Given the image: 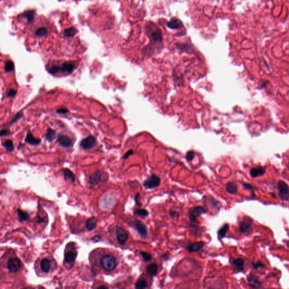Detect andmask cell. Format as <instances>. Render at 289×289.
Here are the masks:
<instances>
[{"label": "cell", "mask_w": 289, "mask_h": 289, "mask_svg": "<svg viewBox=\"0 0 289 289\" xmlns=\"http://www.w3.org/2000/svg\"><path fill=\"white\" fill-rule=\"evenodd\" d=\"M76 63L72 62H67L63 63L61 66L54 65L51 67L49 72L52 75H57L62 73L66 75H70L72 73L76 68Z\"/></svg>", "instance_id": "obj_1"}, {"label": "cell", "mask_w": 289, "mask_h": 289, "mask_svg": "<svg viewBox=\"0 0 289 289\" xmlns=\"http://www.w3.org/2000/svg\"><path fill=\"white\" fill-rule=\"evenodd\" d=\"M118 265V260L111 255H105L100 260V266L105 271H113Z\"/></svg>", "instance_id": "obj_2"}, {"label": "cell", "mask_w": 289, "mask_h": 289, "mask_svg": "<svg viewBox=\"0 0 289 289\" xmlns=\"http://www.w3.org/2000/svg\"><path fill=\"white\" fill-rule=\"evenodd\" d=\"M160 184V178L156 174H153L145 180L143 185L146 189H153L158 187Z\"/></svg>", "instance_id": "obj_3"}, {"label": "cell", "mask_w": 289, "mask_h": 289, "mask_svg": "<svg viewBox=\"0 0 289 289\" xmlns=\"http://www.w3.org/2000/svg\"><path fill=\"white\" fill-rule=\"evenodd\" d=\"M279 196L280 199L284 201H289V186L285 182L279 181L277 184Z\"/></svg>", "instance_id": "obj_4"}, {"label": "cell", "mask_w": 289, "mask_h": 289, "mask_svg": "<svg viewBox=\"0 0 289 289\" xmlns=\"http://www.w3.org/2000/svg\"><path fill=\"white\" fill-rule=\"evenodd\" d=\"M115 234L119 244L124 245L128 240V233L126 229L120 226H116Z\"/></svg>", "instance_id": "obj_5"}, {"label": "cell", "mask_w": 289, "mask_h": 289, "mask_svg": "<svg viewBox=\"0 0 289 289\" xmlns=\"http://www.w3.org/2000/svg\"><path fill=\"white\" fill-rule=\"evenodd\" d=\"M133 227L139 233L140 236L143 238H146L147 236V229L146 225L139 220H135L133 223Z\"/></svg>", "instance_id": "obj_6"}, {"label": "cell", "mask_w": 289, "mask_h": 289, "mask_svg": "<svg viewBox=\"0 0 289 289\" xmlns=\"http://www.w3.org/2000/svg\"><path fill=\"white\" fill-rule=\"evenodd\" d=\"M7 267L11 273L17 272L21 268V261L18 258H10L7 262Z\"/></svg>", "instance_id": "obj_7"}, {"label": "cell", "mask_w": 289, "mask_h": 289, "mask_svg": "<svg viewBox=\"0 0 289 289\" xmlns=\"http://www.w3.org/2000/svg\"><path fill=\"white\" fill-rule=\"evenodd\" d=\"M96 144V139L93 136H89L83 139L80 143V147L84 150H89L94 147Z\"/></svg>", "instance_id": "obj_8"}, {"label": "cell", "mask_w": 289, "mask_h": 289, "mask_svg": "<svg viewBox=\"0 0 289 289\" xmlns=\"http://www.w3.org/2000/svg\"><path fill=\"white\" fill-rule=\"evenodd\" d=\"M205 209L202 206L195 207L189 213V218L191 221H195L199 216L205 213Z\"/></svg>", "instance_id": "obj_9"}, {"label": "cell", "mask_w": 289, "mask_h": 289, "mask_svg": "<svg viewBox=\"0 0 289 289\" xmlns=\"http://www.w3.org/2000/svg\"><path fill=\"white\" fill-rule=\"evenodd\" d=\"M77 255V254L75 250L66 251L64 254V263L67 265H72L76 260Z\"/></svg>", "instance_id": "obj_10"}, {"label": "cell", "mask_w": 289, "mask_h": 289, "mask_svg": "<svg viewBox=\"0 0 289 289\" xmlns=\"http://www.w3.org/2000/svg\"><path fill=\"white\" fill-rule=\"evenodd\" d=\"M40 268L42 273H49L52 268V261L48 258L42 259L40 261Z\"/></svg>", "instance_id": "obj_11"}, {"label": "cell", "mask_w": 289, "mask_h": 289, "mask_svg": "<svg viewBox=\"0 0 289 289\" xmlns=\"http://www.w3.org/2000/svg\"><path fill=\"white\" fill-rule=\"evenodd\" d=\"M252 225V220L250 218H246L244 221L240 223L239 229L242 233H246L250 230Z\"/></svg>", "instance_id": "obj_12"}, {"label": "cell", "mask_w": 289, "mask_h": 289, "mask_svg": "<svg viewBox=\"0 0 289 289\" xmlns=\"http://www.w3.org/2000/svg\"><path fill=\"white\" fill-rule=\"evenodd\" d=\"M204 246L205 243L202 241H199L190 244L186 247V249L190 252H195L202 250Z\"/></svg>", "instance_id": "obj_13"}, {"label": "cell", "mask_w": 289, "mask_h": 289, "mask_svg": "<svg viewBox=\"0 0 289 289\" xmlns=\"http://www.w3.org/2000/svg\"><path fill=\"white\" fill-rule=\"evenodd\" d=\"M57 141L63 147H69L72 144V139L66 135H59L57 138Z\"/></svg>", "instance_id": "obj_14"}, {"label": "cell", "mask_w": 289, "mask_h": 289, "mask_svg": "<svg viewBox=\"0 0 289 289\" xmlns=\"http://www.w3.org/2000/svg\"><path fill=\"white\" fill-rule=\"evenodd\" d=\"M265 173V170L263 167L252 168L250 170V174L252 178H257L263 176Z\"/></svg>", "instance_id": "obj_15"}, {"label": "cell", "mask_w": 289, "mask_h": 289, "mask_svg": "<svg viewBox=\"0 0 289 289\" xmlns=\"http://www.w3.org/2000/svg\"><path fill=\"white\" fill-rule=\"evenodd\" d=\"M146 272L149 275L155 277L158 275V267L156 263H151L148 265L146 267Z\"/></svg>", "instance_id": "obj_16"}, {"label": "cell", "mask_w": 289, "mask_h": 289, "mask_svg": "<svg viewBox=\"0 0 289 289\" xmlns=\"http://www.w3.org/2000/svg\"><path fill=\"white\" fill-rule=\"evenodd\" d=\"M102 173L100 171H96L92 174L89 178V183L91 185H97L101 181Z\"/></svg>", "instance_id": "obj_17"}, {"label": "cell", "mask_w": 289, "mask_h": 289, "mask_svg": "<svg viewBox=\"0 0 289 289\" xmlns=\"http://www.w3.org/2000/svg\"><path fill=\"white\" fill-rule=\"evenodd\" d=\"M25 141L26 143H29L31 145H38L41 142V139H36L31 133H28V135H27Z\"/></svg>", "instance_id": "obj_18"}, {"label": "cell", "mask_w": 289, "mask_h": 289, "mask_svg": "<svg viewBox=\"0 0 289 289\" xmlns=\"http://www.w3.org/2000/svg\"><path fill=\"white\" fill-rule=\"evenodd\" d=\"M97 219L96 217H92L88 219L86 223V228L88 230H92L96 227Z\"/></svg>", "instance_id": "obj_19"}, {"label": "cell", "mask_w": 289, "mask_h": 289, "mask_svg": "<svg viewBox=\"0 0 289 289\" xmlns=\"http://www.w3.org/2000/svg\"><path fill=\"white\" fill-rule=\"evenodd\" d=\"M133 213L136 216H139L141 217H146L149 216V211L143 209H137L133 211Z\"/></svg>", "instance_id": "obj_20"}, {"label": "cell", "mask_w": 289, "mask_h": 289, "mask_svg": "<svg viewBox=\"0 0 289 289\" xmlns=\"http://www.w3.org/2000/svg\"><path fill=\"white\" fill-rule=\"evenodd\" d=\"M226 189L227 192H228L229 194H234L237 192V185L233 182H228L226 184Z\"/></svg>", "instance_id": "obj_21"}, {"label": "cell", "mask_w": 289, "mask_h": 289, "mask_svg": "<svg viewBox=\"0 0 289 289\" xmlns=\"http://www.w3.org/2000/svg\"><path fill=\"white\" fill-rule=\"evenodd\" d=\"M63 174H64V179L66 180H70L72 182L75 181V175H74L73 173L70 171L69 169H67V168L64 169L63 170Z\"/></svg>", "instance_id": "obj_22"}, {"label": "cell", "mask_w": 289, "mask_h": 289, "mask_svg": "<svg viewBox=\"0 0 289 289\" xmlns=\"http://www.w3.org/2000/svg\"><path fill=\"white\" fill-rule=\"evenodd\" d=\"M148 283L146 280L144 279H140L135 283V288L137 289H143L146 288Z\"/></svg>", "instance_id": "obj_23"}, {"label": "cell", "mask_w": 289, "mask_h": 289, "mask_svg": "<svg viewBox=\"0 0 289 289\" xmlns=\"http://www.w3.org/2000/svg\"><path fill=\"white\" fill-rule=\"evenodd\" d=\"M234 265L240 271H243L244 269V260L241 258H237L234 260L233 261Z\"/></svg>", "instance_id": "obj_24"}, {"label": "cell", "mask_w": 289, "mask_h": 289, "mask_svg": "<svg viewBox=\"0 0 289 289\" xmlns=\"http://www.w3.org/2000/svg\"><path fill=\"white\" fill-rule=\"evenodd\" d=\"M18 216L21 221H25L29 219V215L28 213L21 209H17V211Z\"/></svg>", "instance_id": "obj_25"}, {"label": "cell", "mask_w": 289, "mask_h": 289, "mask_svg": "<svg viewBox=\"0 0 289 289\" xmlns=\"http://www.w3.org/2000/svg\"><path fill=\"white\" fill-rule=\"evenodd\" d=\"M229 225L228 224H225L224 225H223V226L221 228H220L219 230H218V232H217L218 236L220 238L225 237L228 231L229 230Z\"/></svg>", "instance_id": "obj_26"}, {"label": "cell", "mask_w": 289, "mask_h": 289, "mask_svg": "<svg viewBox=\"0 0 289 289\" xmlns=\"http://www.w3.org/2000/svg\"><path fill=\"white\" fill-rule=\"evenodd\" d=\"M56 132L54 130H53L52 129H48L46 131V133L45 135L46 139L49 142H52L53 140L56 137Z\"/></svg>", "instance_id": "obj_27"}, {"label": "cell", "mask_w": 289, "mask_h": 289, "mask_svg": "<svg viewBox=\"0 0 289 289\" xmlns=\"http://www.w3.org/2000/svg\"><path fill=\"white\" fill-rule=\"evenodd\" d=\"M48 33V31L46 29V27H40L37 28V30L36 31V35L37 36L39 37H43V36H46Z\"/></svg>", "instance_id": "obj_28"}, {"label": "cell", "mask_w": 289, "mask_h": 289, "mask_svg": "<svg viewBox=\"0 0 289 289\" xmlns=\"http://www.w3.org/2000/svg\"><path fill=\"white\" fill-rule=\"evenodd\" d=\"M3 145L9 151H12L14 150L13 142L10 139H7L3 143Z\"/></svg>", "instance_id": "obj_29"}, {"label": "cell", "mask_w": 289, "mask_h": 289, "mask_svg": "<svg viewBox=\"0 0 289 289\" xmlns=\"http://www.w3.org/2000/svg\"><path fill=\"white\" fill-rule=\"evenodd\" d=\"M76 29L74 27L67 28L64 31V35L67 37L73 36L76 33Z\"/></svg>", "instance_id": "obj_30"}, {"label": "cell", "mask_w": 289, "mask_h": 289, "mask_svg": "<svg viewBox=\"0 0 289 289\" xmlns=\"http://www.w3.org/2000/svg\"><path fill=\"white\" fill-rule=\"evenodd\" d=\"M168 25L171 28H178L180 25H182V24L179 20L176 19H173Z\"/></svg>", "instance_id": "obj_31"}, {"label": "cell", "mask_w": 289, "mask_h": 289, "mask_svg": "<svg viewBox=\"0 0 289 289\" xmlns=\"http://www.w3.org/2000/svg\"><path fill=\"white\" fill-rule=\"evenodd\" d=\"M14 63L11 61H7L5 63V70L6 72H10L14 70Z\"/></svg>", "instance_id": "obj_32"}, {"label": "cell", "mask_w": 289, "mask_h": 289, "mask_svg": "<svg viewBox=\"0 0 289 289\" xmlns=\"http://www.w3.org/2000/svg\"><path fill=\"white\" fill-rule=\"evenodd\" d=\"M140 254L142 256V258H143V260L146 262H147V261H150L151 259H152V256L151 255L147 253V252H143V251H141L140 252Z\"/></svg>", "instance_id": "obj_33"}, {"label": "cell", "mask_w": 289, "mask_h": 289, "mask_svg": "<svg viewBox=\"0 0 289 289\" xmlns=\"http://www.w3.org/2000/svg\"><path fill=\"white\" fill-rule=\"evenodd\" d=\"M247 280H248V282H249L250 284H253L252 285L254 287H258L260 286V283L258 280L254 279L251 275L247 277Z\"/></svg>", "instance_id": "obj_34"}, {"label": "cell", "mask_w": 289, "mask_h": 289, "mask_svg": "<svg viewBox=\"0 0 289 289\" xmlns=\"http://www.w3.org/2000/svg\"><path fill=\"white\" fill-rule=\"evenodd\" d=\"M194 157V151H189L186 155V159L189 161H191L193 159Z\"/></svg>", "instance_id": "obj_35"}, {"label": "cell", "mask_w": 289, "mask_h": 289, "mask_svg": "<svg viewBox=\"0 0 289 289\" xmlns=\"http://www.w3.org/2000/svg\"><path fill=\"white\" fill-rule=\"evenodd\" d=\"M17 94V91L14 89H10L7 93V96L8 97H14Z\"/></svg>", "instance_id": "obj_36"}, {"label": "cell", "mask_w": 289, "mask_h": 289, "mask_svg": "<svg viewBox=\"0 0 289 289\" xmlns=\"http://www.w3.org/2000/svg\"><path fill=\"white\" fill-rule=\"evenodd\" d=\"M252 265L254 267V268L255 269H258L259 268H260V267H264V265L261 263L260 261H258L257 263H252Z\"/></svg>", "instance_id": "obj_37"}, {"label": "cell", "mask_w": 289, "mask_h": 289, "mask_svg": "<svg viewBox=\"0 0 289 289\" xmlns=\"http://www.w3.org/2000/svg\"><path fill=\"white\" fill-rule=\"evenodd\" d=\"M22 116H23V115H22V113H21V112H19V113L17 114V115L15 116V118H14L13 119L12 122H11V124H12V123H15V122H16L17 120H18V119H19L21 118V117H22Z\"/></svg>", "instance_id": "obj_38"}, {"label": "cell", "mask_w": 289, "mask_h": 289, "mask_svg": "<svg viewBox=\"0 0 289 289\" xmlns=\"http://www.w3.org/2000/svg\"><path fill=\"white\" fill-rule=\"evenodd\" d=\"M68 110L67 108H62L57 110V112L60 114H65L68 112Z\"/></svg>", "instance_id": "obj_39"}, {"label": "cell", "mask_w": 289, "mask_h": 289, "mask_svg": "<svg viewBox=\"0 0 289 289\" xmlns=\"http://www.w3.org/2000/svg\"><path fill=\"white\" fill-rule=\"evenodd\" d=\"M169 213H170V216H171L172 217H177V216L179 215V213H178V211H174V210H170V212H169Z\"/></svg>", "instance_id": "obj_40"}, {"label": "cell", "mask_w": 289, "mask_h": 289, "mask_svg": "<svg viewBox=\"0 0 289 289\" xmlns=\"http://www.w3.org/2000/svg\"><path fill=\"white\" fill-rule=\"evenodd\" d=\"M9 133H10V131L9 130L3 129L1 131L0 136L1 137H4V136H7L8 135H9Z\"/></svg>", "instance_id": "obj_41"}, {"label": "cell", "mask_w": 289, "mask_h": 289, "mask_svg": "<svg viewBox=\"0 0 289 289\" xmlns=\"http://www.w3.org/2000/svg\"><path fill=\"white\" fill-rule=\"evenodd\" d=\"M243 186H244V188L247 189V190H252V189L254 190V187L252 186V185L250 184H246V183H243Z\"/></svg>", "instance_id": "obj_42"}, {"label": "cell", "mask_w": 289, "mask_h": 289, "mask_svg": "<svg viewBox=\"0 0 289 289\" xmlns=\"http://www.w3.org/2000/svg\"><path fill=\"white\" fill-rule=\"evenodd\" d=\"M139 197H140L139 193H137L136 194V197H135V202H136V205L140 207V206H141V204L139 202Z\"/></svg>", "instance_id": "obj_43"}, {"label": "cell", "mask_w": 289, "mask_h": 289, "mask_svg": "<svg viewBox=\"0 0 289 289\" xmlns=\"http://www.w3.org/2000/svg\"><path fill=\"white\" fill-rule=\"evenodd\" d=\"M132 154H133L132 150H130V151H128V152H127V153H126V154L124 155V156L123 157V159H127V158H128V157H129V155H132Z\"/></svg>", "instance_id": "obj_44"}, {"label": "cell", "mask_w": 289, "mask_h": 289, "mask_svg": "<svg viewBox=\"0 0 289 289\" xmlns=\"http://www.w3.org/2000/svg\"><path fill=\"white\" fill-rule=\"evenodd\" d=\"M100 237L99 236H95V237H93L92 240H94V241H96V242H97L98 240H100Z\"/></svg>", "instance_id": "obj_45"}]
</instances>
